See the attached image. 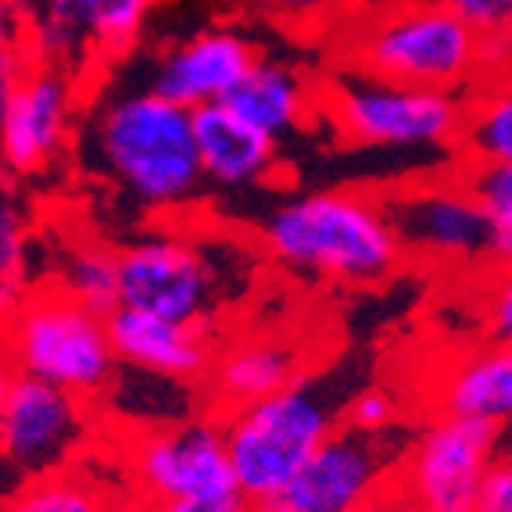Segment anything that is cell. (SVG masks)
Returning a JSON list of instances; mask_svg holds the SVG:
<instances>
[{
    "label": "cell",
    "mask_w": 512,
    "mask_h": 512,
    "mask_svg": "<svg viewBox=\"0 0 512 512\" xmlns=\"http://www.w3.org/2000/svg\"><path fill=\"white\" fill-rule=\"evenodd\" d=\"M79 76L29 61L0 126V176L8 183L58 165L76 137Z\"/></svg>",
    "instance_id": "cell-14"
},
{
    "label": "cell",
    "mask_w": 512,
    "mask_h": 512,
    "mask_svg": "<svg viewBox=\"0 0 512 512\" xmlns=\"http://www.w3.org/2000/svg\"><path fill=\"white\" fill-rule=\"evenodd\" d=\"M487 337L495 344H512V269H495L480 305Z\"/></svg>",
    "instance_id": "cell-27"
},
{
    "label": "cell",
    "mask_w": 512,
    "mask_h": 512,
    "mask_svg": "<svg viewBox=\"0 0 512 512\" xmlns=\"http://www.w3.org/2000/svg\"><path fill=\"white\" fill-rule=\"evenodd\" d=\"M158 4L162 0H33L26 54L79 76L94 54L119 58L133 51Z\"/></svg>",
    "instance_id": "cell-13"
},
{
    "label": "cell",
    "mask_w": 512,
    "mask_h": 512,
    "mask_svg": "<svg viewBox=\"0 0 512 512\" xmlns=\"http://www.w3.org/2000/svg\"><path fill=\"white\" fill-rule=\"evenodd\" d=\"M154 512H255L240 495L226 498H180V502H162L151 505Z\"/></svg>",
    "instance_id": "cell-32"
},
{
    "label": "cell",
    "mask_w": 512,
    "mask_h": 512,
    "mask_svg": "<svg viewBox=\"0 0 512 512\" xmlns=\"http://www.w3.org/2000/svg\"><path fill=\"white\" fill-rule=\"evenodd\" d=\"M115 512H154V509H151V505L140 502V498H129V502H122Z\"/></svg>",
    "instance_id": "cell-37"
},
{
    "label": "cell",
    "mask_w": 512,
    "mask_h": 512,
    "mask_svg": "<svg viewBox=\"0 0 512 512\" xmlns=\"http://www.w3.org/2000/svg\"><path fill=\"white\" fill-rule=\"evenodd\" d=\"M351 512H405L402 505L394 502V495L387 491V495H380L376 502H369V505H359V509H351Z\"/></svg>",
    "instance_id": "cell-36"
},
{
    "label": "cell",
    "mask_w": 512,
    "mask_h": 512,
    "mask_svg": "<svg viewBox=\"0 0 512 512\" xmlns=\"http://www.w3.org/2000/svg\"><path fill=\"white\" fill-rule=\"evenodd\" d=\"M26 65H29V54H18V58L0 61V126H4L11 94H15V83H18V76L26 72Z\"/></svg>",
    "instance_id": "cell-34"
},
{
    "label": "cell",
    "mask_w": 512,
    "mask_h": 512,
    "mask_svg": "<svg viewBox=\"0 0 512 512\" xmlns=\"http://www.w3.org/2000/svg\"><path fill=\"white\" fill-rule=\"evenodd\" d=\"M462 183L470 187V194L480 201L491 222L512 219V162L498 165H466L462 162Z\"/></svg>",
    "instance_id": "cell-25"
},
{
    "label": "cell",
    "mask_w": 512,
    "mask_h": 512,
    "mask_svg": "<svg viewBox=\"0 0 512 512\" xmlns=\"http://www.w3.org/2000/svg\"><path fill=\"white\" fill-rule=\"evenodd\" d=\"M308 373V355L283 333H251L219 344L212 369L201 380L205 409L226 416L233 409L269 398Z\"/></svg>",
    "instance_id": "cell-16"
},
{
    "label": "cell",
    "mask_w": 512,
    "mask_h": 512,
    "mask_svg": "<svg viewBox=\"0 0 512 512\" xmlns=\"http://www.w3.org/2000/svg\"><path fill=\"white\" fill-rule=\"evenodd\" d=\"M462 18H470L480 33H498L512 22V0H444Z\"/></svg>",
    "instance_id": "cell-31"
},
{
    "label": "cell",
    "mask_w": 512,
    "mask_h": 512,
    "mask_svg": "<svg viewBox=\"0 0 512 512\" xmlns=\"http://www.w3.org/2000/svg\"><path fill=\"white\" fill-rule=\"evenodd\" d=\"M480 51L484 33L444 0H398L344 33V69L452 94L480 72Z\"/></svg>",
    "instance_id": "cell-4"
},
{
    "label": "cell",
    "mask_w": 512,
    "mask_h": 512,
    "mask_svg": "<svg viewBox=\"0 0 512 512\" xmlns=\"http://www.w3.org/2000/svg\"><path fill=\"white\" fill-rule=\"evenodd\" d=\"M473 512H512V455H498L487 466Z\"/></svg>",
    "instance_id": "cell-29"
},
{
    "label": "cell",
    "mask_w": 512,
    "mask_h": 512,
    "mask_svg": "<svg viewBox=\"0 0 512 512\" xmlns=\"http://www.w3.org/2000/svg\"><path fill=\"white\" fill-rule=\"evenodd\" d=\"M15 380H18V366H15V359H11L8 337H4V330H0V419H4V409H8Z\"/></svg>",
    "instance_id": "cell-35"
},
{
    "label": "cell",
    "mask_w": 512,
    "mask_h": 512,
    "mask_svg": "<svg viewBox=\"0 0 512 512\" xmlns=\"http://www.w3.org/2000/svg\"><path fill=\"white\" fill-rule=\"evenodd\" d=\"M351 394H344L330 373L308 369L291 387L219 416L237 495L251 509L273 502L319 444L341 427Z\"/></svg>",
    "instance_id": "cell-3"
},
{
    "label": "cell",
    "mask_w": 512,
    "mask_h": 512,
    "mask_svg": "<svg viewBox=\"0 0 512 512\" xmlns=\"http://www.w3.org/2000/svg\"><path fill=\"white\" fill-rule=\"evenodd\" d=\"M258 244L287 273L348 287L384 283L405 265L384 201L351 187L276 201L258 219Z\"/></svg>",
    "instance_id": "cell-1"
},
{
    "label": "cell",
    "mask_w": 512,
    "mask_h": 512,
    "mask_svg": "<svg viewBox=\"0 0 512 512\" xmlns=\"http://www.w3.org/2000/svg\"><path fill=\"white\" fill-rule=\"evenodd\" d=\"M0 512H11V502H0Z\"/></svg>",
    "instance_id": "cell-38"
},
{
    "label": "cell",
    "mask_w": 512,
    "mask_h": 512,
    "mask_svg": "<svg viewBox=\"0 0 512 512\" xmlns=\"http://www.w3.org/2000/svg\"><path fill=\"white\" fill-rule=\"evenodd\" d=\"M104 416L79 394L18 373L0 419V462L22 484L72 470L94 448Z\"/></svg>",
    "instance_id": "cell-9"
},
{
    "label": "cell",
    "mask_w": 512,
    "mask_h": 512,
    "mask_svg": "<svg viewBox=\"0 0 512 512\" xmlns=\"http://www.w3.org/2000/svg\"><path fill=\"white\" fill-rule=\"evenodd\" d=\"M437 416L477 419L505 430L512 423V344H480L455 355L434 384Z\"/></svg>",
    "instance_id": "cell-19"
},
{
    "label": "cell",
    "mask_w": 512,
    "mask_h": 512,
    "mask_svg": "<svg viewBox=\"0 0 512 512\" xmlns=\"http://www.w3.org/2000/svg\"><path fill=\"white\" fill-rule=\"evenodd\" d=\"M316 101L319 90L312 86L308 72H301L291 61L262 54L248 76L240 79L237 90L226 97V108L273 140H283L305 126L308 115L316 111Z\"/></svg>",
    "instance_id": "cell-20"
},
{
    "label": "cell",
    "mask_w": 512,
    "mask_h": 512,
    "mask_svg": "<svg viewBox=\"0 0 512 512\" xmlns=\"http://www.w3.org/2000/svg\"><path fill=\"white\" fill-rule=\"evenodd\" d=\"M51 283H58L61 291L83 301L97 316H111L119 308V248L94 237L76 240L61 251Z\"/></svg>",
    "instance_id": "cell-21"
},
{
    "label": "cell",
    "mask_w": 512,
    "mask_h": 512,
    "mask_svg": "<svg viewBox=\"0 0 512 512\" xmlns=\"http://www.w3.org/2000/svg\"><path fill=\"white\" fill-rule=\"evenodd\" d=\"M108 337L122 366L197 387L208 376L215 351H219V330L183 326L126 305H119L108 316Z\"/></svg>",
    "instance_id": "cell-17"
},
{
    "label": "cell",
    "mask_w": 512,
    "mask_h": 512,
    "mask_svg": "<svg viewBox=\"0 0 512 512\" xmlns=\"http://www.w3.org/2000/svg\"><path fill=\"white\" fill-rule=\"evenodd\" d=\"M258 8L269 11L283 22H298V26H316V22H333L348 11L351 0H255Z\"/></svg>",
    "instance_id": "cell-28"
},
{
    "label": "cell",
    "mask_w": 512,
    "mask_h": 512,
    "mask_svg": "<svg viewBox=\"0 0 512 512\" xmlns=\"http://www.w3.org/2000/svg\"><path fill=\"white\" fill-rule=\"evenodd\" d=\"M18 373L101 402L122 362L111 348L108 316H97L58 283L36 280L15 319L4 326Z\"/></svg>",
    "instance_id": "cell-6"
},
{
    "label": "cell",
    "mask_w": 512,
    "mask_h": 512,
    "mask_svg": "<svg viewBox=\"0 0 512 512\" xmlns=\"http://www.w3.org/2000/svg\"><path fill=\"white\" fill-rule=\"evenodd\" d=\"M29 4L26 0H0V61L26 54Z\"/></svg>",
    "instance_id": "cell-30"
},
{
    "label": "cell",
    "mask_w": 512,
    "mask_h": 512,
    "mask_svg": "<svg viewBox=\"0 0 512 512\" xmlns=\"http://www.w3.org/2000/svg\"><path fill=\"white\" fill-rule=\"evenodd\" d=\"M126 470L133 498L144 505L237 495L222 419L208 409L169 427L133 434Z\"/></svg>",
    "instance_id": "cell-10"
},
{
    "label": "cell",
    "mask_w": 512,
    "mask_h": 512,
    "mask_svg": "<svg viewBox=\"0 0 512 512\" xmlns=\"http://www.w3.org/2000/svg\"><path fill=\"white\" fill-rule=\"evenodd\" d=\"M119 505V498H111L104 484L83 470V462L51 477L29 480L11 498V512H115Z\"/></svg>",
    "instance_id": "cell-24"
},
{
    "label": "cell",
    "mask_w": 512,
    "mask_h": 512,
    "mask_svg": "<svg viewBox=\"0 0 512 512\" xmlns=\"http://www.w3.org/2000/svg\"><path fill=\"white\" fill-rule=\"evenodd\" d=\"M344 427H355L362 434H387L398 427V402L384 387H362L351 394L344 409Z\"/></svg>",
    "instance_id": "cell-26"
},
{
    "label": "cell",
    "mask_w": 512,
    "mask_h": 512,
    "mask_svg": "<svg viewBox=\"0 0 512 512\" xmlns=\"http://www.w3.org/2000/svg\"><path fill=\"white\" fill-rule=\"evenodd\" d=\"M194 140L205 187H265L280 169V140L244 122L226 104H205L194 111Z\"/></svg>",
    "instance_id": "cell-18"
},
{
    "label": "cell",
    "mask_w": 512,
    "mask_h": 512,
    "mask_svg": "<svg viewBox=\"0 0 512 512\" xmlns=\"http://www.w3.org/2000/svg\"><path fill=\"white\" fill-rule=\"evenodd\" d=\"M83 144L90 162L151 212H176L205 187L194 111L165 101L147 86L104 97L86 122Z\"/></svg>",
    "instance_id": "cell-2"
},
{
    "label": "cell",
    "mask_w": 512,
    "mask_h": 512,
    "mask_svg": "<svg viewBox=\"0 0 512 512\" xmlns=\"http://www.w3.org/2000/svg\"><path fill=\"white\" fill-rule=\"evenodd\" d=\"M380 201L402 240L405 258L430 265H466L480 258L487 262L495 222L480 208L459 172L387 190Z\"/></svg>",
    "instance_id": "cell-12"
},
{
    "label": "cell",
    "mask_w": 512,
    "mask_h": 512,
    "mask_svg": "<svg viewBox=\"0 0 512 512\" xmlns=\"http://www.w3.org/2000/svg\"><path fill=\"white\" fill-rule=\"evenodd\" d=\"M33 222L26 201L0 176V330L15 319L18 305L33 291Z\"/></svg>",
    "instance_id": "cell-22"
},
{
    "label": "cell",
    "mask_w": 512,
    "mask_h": 512,
    "mask_svg": "<svg viewBox=\"0 0 512 512\" xmlns=\"http://www.w3.org/2000/svg\"><path fill=\"white\" fill-rule=\"evenodd\" d=\"M258 58V47L240 29H201L169 43L154 58L147 90L187 111L226 104Z\"/></svg>",
    "instance_id": "cell-15"
},
{
    "label": "cell",
    "mask_w": 512,
    "mask_h": 512,
    "mask_svg": "<svg viewBox=\"0 0 512 512\" xmlns=\"http://www.w3.org/2000/svg\"><path fill=\"white\" fill-rule=\"evenodd\" d=\"M319 108L348 144L369 151H459L470 101L452 90H427L366 72H333L319 86Z\"/></svg>",
    "instance_id": "cell-5"
},
{
    "label": "cell",
    "mask_w": 512,
    "mask_h": 512,
    "mask_svg": "<svg viewBox=\"0 0 512 512\" xmlns=\"http://www.w3.org/2000/svg\"><path fill=\"white\" fill-rule=\"evenodd\" d=\"M398 462L402 455H394L391 430L362 434L341 423L291 484L273 502L255 505V512H351L391 491Z\"/></svg>",
    "instance_id": "cell-11"
},
{
    "label": "cell",
    "mask_w": 512,
    "mask_h": 512,
    "mask_svg": "<svg viewBox=\"0 0 512 512\" xmlns=\"http://www.w3.org/2000/svg\"><path fill=\"white\" fill-rule=\"evenodd\" d=\"M222 298L226 283L215 258L183 233L151 230L119 248V305L219 330Z\"/></svg>",
    "instance_id": "cell-7"
},
{
    "label": "cell",
    "mask_w": 512,
    "mask_h": 512,
    "mask_svg": "<svg viewBox=\"0 0 512 512\" xmlns=\"http://www.w3.org/2000/svg\"><path fill=\"white\" fill-rule=\"evenodd\" d=\"M487 262L495 269H512V219L491 226V244H487Z\"/></svg>",
    "instance_id": "cell-33"
},
{
    "label": "cell",
    "mask_w": 512,
    "mask_h": 512,
    "mask_svg": "<svg viewBox=\"0 0 512 512\" xmlns=\"http://www.w3.org/2000/svg\"><path fill=\"white\" fill-rule=\"evenodd\" d=\"M502 430L477 419L437 416L412 437L394 470L391 495L405 512H473Z\"/></svg>",
    "instance_id": "cell-8"
},
{
    "label": "cell",
    "mask_w": 512,
    "mask_h": 512,
    "mask_svg": "<svg viewBox=\"0 0 512 512\" xmlns=\"http://www.w3.org/2000/svg\"><path fill=\"white\" fill-rule=\"evenodd\" d=\"M459 158L466 165L512 162V83L473 97L459 137Z\"/></svg>",
    "instance_id": "cell-23"
}]
</instances>
